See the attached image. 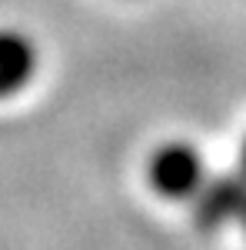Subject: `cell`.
Listing matches in <instances>:
<instances>
[{
    "instance_id": "1",
    "label": "cell",
    "mask_w": 246,
    "mask_h": 250,
    "mask_svg": "<svg viewBox=\"0 0 246 250\" xmlns=\"http://www.w3.org/2000/svg\"><path fill=\"white\" fill-rule=\"evenodd\" d=\"M147 180L153 193L167 197V200H189L203 190L207 184V167L203 157L193 144L170 140L163 147H156L147 160Z\"/></svg>"
},
{
    "instance_id": "2",
    "label": "cell",
    "mask_w": 246,
    "mask_h": 250,
    "mask_svg": "<svg viewBox=\"0 0 246 250\" xmlns=\"http://www.w3.org/2000/svg\"><path fill=\"white\" fill-rule=\"evenodd\" d=\"M196 224L203 230H216L223 224H243L246 230V173H229L207 180L196 193Z\"/></svg>"
},
{
    "instance_id": "3",
    "label": "cell",
    "mask_w": 246,
    "mask_h": 250,
    "mask_svg": "<svg viewBox=\"0 0 246 250\" xmlns=\"http://www.w3.org/2000/svg\"><path fill=\"white\" fill-rule=\"evenodd\" d=\"M37 74V47L20 30L0 27V100L30 87Z\"/></svg>"
},
{
    "instance_id": "4",
    "label": "cell",
    "mask_w": 246,
    "mask_h": 250,
    "mask_svg": "<svg viewBox=\"0 0 246 250\" xmlns=\"http://www.w3.org/2000/svg\"><path fill=\"white\" fill-rule=\"evenodd\" d=\"M240 160H243V173H246V140H243V150H240Z\"/></svg>"
}]
</instances>
